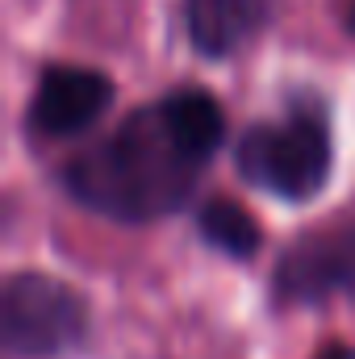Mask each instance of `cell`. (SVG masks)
<instances>
[{
  "instance_id": "cell-4",
  "label": "cell",
  "mask_w": 355,
  "mask_h": 359,
  "mask_svg": "<svg viewBox=\"0 0 355 359\" xmlns=\"http://www.w3.org/2000/svg\"><path fill=\"white\" fill-rule=\"evenodd\" d=\"M272 292L284 305H314L339 292H355V213L293 238L276 259Z\"/></svg>"
},
{
  "instance_id": "cell-5",
  "label": "cell",
  "mask_w": 355,
  "mask_h": 359,
  "mask_svg": "<svg viewBox=\"0 0 355 359\" xmlns=\"http://www.w3.org/2000/svg\"><path fill=\"white\" fill-rule=\"evenodd\" d=\"M113 100V80L92 67H46L34 104H29V130L42 138H67L100 121V113Z\"/></svg>"
},
{
  "instance_id": "cell-3",
  "label": "cell",
  "mask_w": 355,
  "mask_h": 359,
  "mask_svg": "<svg viewBox=\"0 0 355 359\" xmlns=\"http://www.w3.org/2000/svg\"><path fill=\"white\" fill-rule=\"evenodd\" d=\"M0 334L13 359L67 355L88 334V301L55 276L17 271L0 288Z\"/></svg>"
},
{
  "instance_id": "cell-9",
  "label": "cell",
  "mask_w": 355,
  "mask_h": 359,
  "mask_svg": "<svg viewBox=\"0 0 355 359\" xmlns=\"http://www.w3.org/2000/svg\"><path fill=\"white\" fill-rule=\"evenodd\" d=\"M347 25H351V34H355V0H351V8H347Z\"/></svg>"
},
{
  "instance_id": "cell-7",
  "label": "cell",
  "mask_w": 355,
  "mask_h": 359,
  "mask_svg": "<svg viewBox=\"0 0 355 359\" xmlns=\"http://www.w3.org/2000/svg\"><path fill=\"white\" fill-rule=\"evenodd\" d=\"M196 226H201V238L230 259H251L260 251V222L234 201H222V196L205 201Z\"/></svg>"
},
{
  "instance_id": "cell-1",
  "label": "cell",
  "mask_w": 355,
  "mask_h": 359,
  "mask_svg": "<svg viewBox=\"0 0 355 359\" xmlns=\"http://www.w3.org/2000/svg\"><path fill=\"white\" fill-rule=\"evenodd\" d=\"M222 138V104L201 88H180L130 113L67 168L63 184L72 201L92 213L121 226H147L188 205Z\"/></svg>"
},
{
  "instance_id": "cell-6",
  "label": "cell",
  "mask_w": 355,
  "mask_h": 359,
  "mask_svg": "<svg viewBox=\"0 0 355 359\" xmlns=\"http://www.w3.org/2000/svg\"><path fill=\"white\" fill-rule=\"evenodd\" d=\"M267 17V0H184L188 42L205 59H226L239 50Z\"/></svg>"
},
{
  "instance_id": "cell-8",
  "label": "cell",
  "mask_w": 355,
  "mask_h": 359,
  "mask_svg": "<svg viewBox=\"0 0 355 359\" xmlns=\"http://www.w3.org/2000/svg\"><path fill=\"white\" fill-rule=\"evenodd\" d=\"M318 359H355V351H347V347H326Z\"/></svg>"
},
{
  "instance_id": "cell-2",
  "label": "cell",
  "mask_w": 355,
  "mask_h": 359,
  "mask_svg": "<svg viewBox=\"0 0 355 359\" xmlns=\"http://www.w3.org/2000/svg\"><path fill=\"white\" fill-rule=\"evenodd\" d=\"M330 130L318 109H293L239 138V172L280 201H309L330 180Z\"/></svg>"
}]
</instances>
